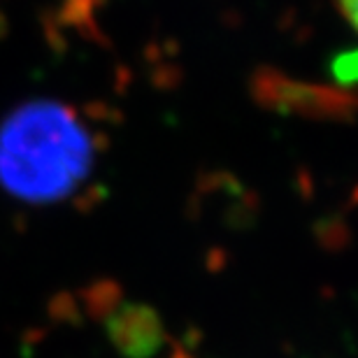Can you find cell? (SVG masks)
<instances>
[{"label":"cell","instance_id":"1","mask_svg":"<svg viewBox=\"0 0 358 358\" xmlns=\"http://www.w3.org/2000/svg\"><path fill=\"white\" fill-rule=\"evenodd\" d=\"M87 135L61 105L31 103L0 128V184L24 200L66 196L87 173Z\"/></svg>","mask_w":358,"mask_h":358},{"label":"cell","instance_id":"2","mask_svg":"<svg viewBox=\"0 0 358 358\" xmlns=\"http://www.w3.org/2000/svg\"><path fill=\"white\" fill-rule=\"evenodd\" d=\"M340 14L347 19V24L358 33V0H338Z\"/></svg>","mask_w":358,"mask_h":358}]
</instances>
